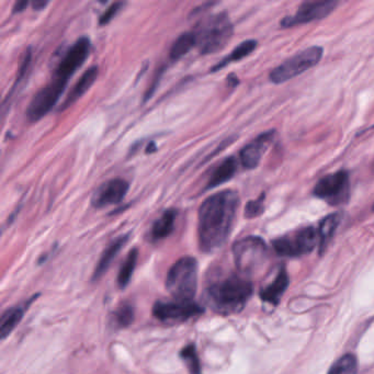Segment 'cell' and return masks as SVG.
Here are the masks:
<instances>
[{
  "label": "cell",
  "mask_w": 374,
  "mask_h": 374,
  "mask_svg": "<svg viewBox=\"0 0 374 374\" xmlns=\"http://www.w3.org/2000/svg\"><path fill=\"white\" fill-rule=\"evenodd\" d=\"M264 198H266V195L264 193L259 198H257L256 200L248 201L245 207L246 218H258V216H260L264 212Z\"/></svg>",
  "instance_id": "28"
},
{
  "label": "cell",
  "mask_w": 374,
  "mask_h": 374,
  "mask_svg": "<svg viewBox=\"0 0 374 374\" xmlns=\"http://www.w3.org/2000/svg\"><path fill=\"white\" fill-rule=\"evenodd\" d=\"M90 40L87 36H82L73 43L72 47L62 56L61 61L56 66L54 77L68 82L69 77L82 67L90 52Z\"/></svg>",
  "instance_id": "11"
},
{
  "label": "cell",
  "mask_w": 374,
  "mask_h": 374,
  "mask_svg": "<svg viewBox=\"0 0 374 374\" xmlns=\"http://www.w3.org/2000/svg\"><path fill=\"white\" fill-rule=\"evenodd\" d=\"M65 80L58 79L53 76L50 83L40 89L29 103L27 116L32 122L39 121L43 116L52 110L53 107L58 103L62 94L66 88Z\"/></svg>",
  "instance_id": "10"
},
{
  "label": "cell",
  "mask_w": 374,
  "mask_h": 374,
  "mask_svg": "<svg viewBox=\"0 0 374 374\" xmlns=\"http://www.w3.org/2000/svg\"><path fill=\"white\" fill-rule=\"evenodd\" d=\"M29 3L28 1H17V3H14V10L12 12H21L25 10V8H27V6H28Z\"/></svg>",
  "instance_id": "30"
},
{
  "label": "cell",
  "mask_w": 374,
  "mask_h": 374,
  "mask_svg": "<svg viewBox=\"0 0 374 374\" xmlns=\"http://www.w3.org/2000/svg\"><path fill=\"white\" fill-rule=\"evenodd\" d=\"M233 256L240 273L251 275L257 273L267 260V245L260 237H245L235 242L233 246Z\"/></svg>",
  "instance_id": "5"
},
{
  "label": "cell",
  "mask_w": 374,
  "mask_h": 374,
  "mask_svg": "<svg viewBox=\"0 0 374 374\" xmlns=\"http://www.w3.org/2000/svg\"><path fill=\"white\" fill-rule=\"evenodd\" d=\"M156 151V145H155V143H151L149 144L147 147H146V153H154V151Z\"/></svg>",
  "instance_id": "32"
},
{
  "label": "cell",
  "mask_w": 374,
  "mask_h": 374,
  "mask_svg": "<svg viewBox=\"0 0 374 374\" xmlns=\"http://www.w3.org/2000/svg\"><path fill=\"white\" fill-rule=\"evenodd\" d=\"M237 167H238V164H237L235 157L229 156L225 158V160H222L220 162V165L213 171L205 189L207 190L214 189V188L219 187L221 184H225V182L231 180L235 176V173H236Z\"/></svg>",
  "instance_id": "17"
},
{
  "label": "cell",
  "mask_w": 374,
  "mask_h": 374,
  "mask_svg": "<svg viewBox=\"0 0 374 374\" xmlns=\"http://www.w3.org/2000/svg\"><path fill=\"white\" fill-rule=\"evenodd\" d=\"M36 297H34V299L28 304L14 306V308H8L7 311L3 312L1 322H0V338L5 340L14 332V328L17 327V325L21 322L27 308Z\"/></svg>",
  "instance_id": "18"
},
{
  "label": "cell",
  "mask_w": 374,
  "mask_h": 374,
  "mask_svg": "<svg viewBox=\"0 0 374 374\" xmlns=\"http://www.w3.org/2000/svg\"><path fill=\"white\" fill-rule=\"evenodd\" d=\"M275 138V131H267L242 147L240 162L245 169H255Z\"/></svg>",
  "instance_id": "14"
},
{
  "label": "cell",
  "mask_w": 374,
  "mask_h": 374,
  "mask_svg": "<svg viewBox=\"0 0 374 374\" xmlns=\"http://www.w3.org/2000/svg\"><path fill=\"white\" fill-rule=\"evenodd\" d=\"M313 195L330 205L347 203L350 196L349 173L339 171L323 177L315 184Z\"/></svg>",
  "instance_id": "8"
},
{
  "label": "cell",
  "mask_w": 374,
  "mask_h": 374,
  "mask_svg": "<svg viewBox=\"0 0 374 374\" xmlns=\"http://www.w3.org/2000/svg\"><path fill=\"white\" fill-rule=\"evenodd\" d=\"M177 210L167 209L155 221L151 227V237L154 242L165 240L173 233L176 223Z\"/></svg>",
  "instance_id": "20"
},
{
  "label": "cell",
  "mask_w": 374,
  "mask_h": 374,
  "mask_svg": "<svg viewBox=\"0 0 374 374\" xmlns=\"http://www.w3.org/2000/svg\"><path fill=\"white\" fill-rule=\"evenodd\" d=\"M253 290L246 277L231 275L211 284L205 292V300L215 313L231 315L245 308Z\"/></svg>",
  "instance_id": "2"
},
{
  "label": "cell",
  "mask_w": 374,
  "mask_h": 374,
  "mask_svg": "<svg viewBox=\"0 0 374 374\" xmlns=\"http://www.w3.org/2000/svg\"><path fill=\"white\" fill-rule=\"evenodd\" d=\"M112 321L118 327H127L134 321V308L129 304H123L113 313Z\"/></svg>",
  "instance_id": "27"
},
{
  "label": "cell",
  "mask_w": 374,
  "mask_h": 374,
  "mask_svg": "<svg viewBox=\"0 0 374 374\" xmlns=\"http://www.w3.org/2000/svg\"><path fill=\"white\" fill-rule=\"evenodd\" d=\"M256 47L257 41H255V40H247V41L242 42L238 47H235L234 50L232 51L229 55L226 56L220 63L213 66L211 68V72H218V71L223 68V67L227 66L229 64L240 61L242 58H245L246 56L251 55V53L256 50Z\"/></svg>",
  "instance_id": "22"
},
{
  "label": "cell",
  "mask_w": 374,
  "mask_h": 374,
  "mask_svg": "<svg viewBox=\"0 0 374 374\" xmlns=\"http://www.w3.org/2000/svg\"><path fill=\"white\" fill-rule=\"evenodd\" d=\"M196 47L201 54H214L225 47L234 34L231 19L225 12L211 14L197 23L193 30Z\"/></svg>",
  "instance_id": "3"
},
{
  "label": "cell",
  "mask_w": 374,
  "mask_h": 374,
  "mask_svg": "<svg viewBox=\"0 0 374 374\" xmlns=\"http://www.w3.org/2000/svg\"><path fill=\"white\" fill-rule=\"evenodd\" d=\"M138 251L136 248H134V249H132V251L127 253V256L124 259L123 264H122L118 275V284L121 289L127 288L129 280L132 278L135 267H136V264H138Z\"/></svg>",
  "instance_id": "24"
},
{
  "label": "cell",
  "mask_w": 374,
  "mask_h": 374,
  "mask_svg": "<svg viewBox=\"0 0 374 374\" xmlns=\"http://www.w3.org/2000/svg\"><path fill=\"white\" fill-rule=\"evenodd\" d=\"M195 47H196V36L193 34V31L184 32L175 40L171 45L169 58L171 61H178Z\"/></svg>",
  "instance_id": "23"
},
{
  "label": "cell",
  "mask_w": 374,
  "mask_h": 374,
  "mask_svg": "<svg viewBox=\"0 0 374 374\" xmlns=\"http://www.w3.org/2000/svg\"><path fill=\"white\" fill-rule=\"evenodd\" d=\"M198 262L193 257H182L168 271L166 289L176 300L193 301L198 290Z\"/></svg>",
  "instance_id": "4"
},
{
  "label": "cell",
  "mask_w": 374,
  "mask_h": 374,
  "mask_svg": "<svg viewBox=\"0 0 374 374\" xmlns=\"http://www.w3.org/2000/svg\"><path fill=\"white\" fill-rule=\"evenodd\" d=\"M357 359L353 355H345L330 368L328 374L357 373Z\"/></svg>",
  "instance_id": "26"
},
{
  "label": "cell",
  "mask_w": 374,
  "mask_h": 374,
  "mask_svg": "<svg viewBox=\"0 0 374 374\" xmlns=\"http://www.w3.org/2000/svg\"><path fill=\"white\" fill-rule=\"evenodd\" d=\"M240 198L234 190L208 197L199 208L198 240L200 249L212 253L222 247L234 225Z\"/></svg>",
  "instance_id": "1"
},
{
  "label": "cell",
  "mask_w": 374,
  "mask_h": 374,
  "mask_svg": "<svg viewBox=\"0 0 374 374\" xmlns=\"http://www.w3.org/2000/svg\"><path fill=\"white\" fill-rule=\"evenodd\" d=\"M127 240H129V235H123L113 240L110 245L105 248L100 257L99 262L97 264L96 269L92 275V280H99L102 275L107 273L114 258L118 256L122 248L127 245Z\"/></svg>",
  "instance_id": "16"
},
{
  "label": "cell",
  "mask_w": 374,
  "mask_h": 374,
  "mask_svg": "<svg viewBox=\"0 0 374 374\" xmlns=\"http://www.w3.org/2000/svg\"><path fill=\"white\" fill-rule=\"evenodd\" d=\"M129 189V184L127 180L122 178L110 179L97 188L91 197V205L96 209H102L120 203L127 196Z\"/></svg>",
  "instance_id": "13"
},
{
  "label": "cell",
  "mask_w": 374,
  "mask_h": 374,
  "mask_svg": "<svg viewBox=\"0 0 374 374\" xmlns=\"http://www.w3.org/2000/svg\"><path fill=\"white\" fill-rule=\"evenodd\" d=\"M98 74H99L98 66L89 67L86 72H84L79 79L73 86L72 90L69 91L68 95H67L58 110H65L67 108L71 107L73 103L77 101L79 98H82L83 95L86 94V91L88 90L91 86L94 85L97 77H98Z\"/></svg>",
  "instance_id": "15"
},
{
  "label": "cell",
  "mask_w": 374,
  "mask_h": 374,
  "mask_svg": "<svg viewBox=\"0 0 374 374\" xmlns=\"http://www.w3.org/2000/svg\"><path fill=\"white\" fill-rule=\"evenodd\" d=\"M47 5H49V1H45V0H36V1L32 3V8H34V10H42V9H45Z\"/></svg>",
  "instance_id": "31"
},
{
  "label": "cell",
  "mask_w": 374,
  "mask_h": 374,
  "mask_svg": "<svg viewBox=\"0 0 374 374\" xmlns=\"http://www.w3.org/2000/svg\"><path fill=\"white\" fill-rule=\"evenodd\" d=\"M322 56L323 47H308L275 67L273 72L270 73V80L273 84L286 83L288 80L297 77L306 72L308 69L317 65Z\"/></svg>",
  "instance_id": "6"
},
{
  "label": "cell",
  "mask_w": 374,
  "mask_h": 374,
  "mask_svg": "<svg viewBox=\"0 0 374 374\" xmlns=\"http://www.w3.org/2000/svg\"><path fill=\"white\" fill-rule=\"evenodd\" d=\"M338 6L337 1L334 0H323V1H306L297 9L295 16L286 17L281 21L282 28H292L297 25H306L316 20L324 19L329 16Z\"/></svg>",
  "instance_id": "12"
},
{
  "label": "cell",
  "mask_w": 374,
  "mask_h": 374,
  "mask_svg": "<svg viewBox=\"0 0 374 374\" xmlns=\"http://www.w3.org/2000/svg\"><path fill=\"white\" fill-rule=\"evenodd\" d=\"M372 211H374V204H373V207H372Z\"/></svg>",
  "instance_id": "33"
},
{
  "label": "cell",
  "mask_w": 374,
  "mask_h": 374,
  "mask_svg": "<svg viewBox=\"0 0 374 374\" xmlns=\"http://www.w3.org/2000/svg\"><path fill=\"white\" fill-rule=\"evenodd\" d=\"M339 223H340V216L337 213L327 215L319 223V229L317 232L319 233V253H323L326 251L330 240H333Z\"/></svg>",
  "instance_id": "21"
},
{
  "label": "cell",
  "mask_w": 374,
  "mask_h": 374,
  "mask_svg": "<svg viewBox=\"0 0 374 374\" xmlns=\"http://www.w3.org/2000/svg\"><path fill=\"white\" fill-rule=\"evenodd\" d=\"M123 6L124 3H122V1H116V3H111V6L100 16L99 25H108V23H110L111 20L116 17Z\"/></svg>",
  "instance_id": "29"
},
{
  "label": "cell",
  "mask_w": 374,
  "mask_h": 374,
  "mask_svg": "<svg viewBox=\"0 0 374 374\" xmlns=\"http://www.w3.org/2000/svg\"><path fill=\"white\" fill-rule=\"evenodd\" d=\"M288 286H289V278H288L286 271L284 269H281L275 280L262 290L260 297L264 302L277 306L280 302L281 297L286 292Z\"/></svg>",
  "instance_id": "19"
},
{
  "label": "cell",
  "mask_w": 374,
  "mask_h": 374,
  "mask_svg": "<svg viewBox=\"0 0 374 374\" xmlns=\"http://www.w3.org/2000/svg\"><path fill=\"white\" fill-rule=\"evenodd\" d=\"M180 358L186 363L190 374H202L200 360H199L198 352H197L195 344L188 345L180 351Z\"/></svg>",
  "instance_id": "25"
},
{
  "label": "cell",
  "mask_w": 374,
  "mask_h": 374,
  "mask_svg": "<svg viewBox=\"0 0 374 374\" xmlns=\"http://www.w3.org/2000/svg\"><path fill=\"white\" fill-rule=\"evenodd\" d=\"M203 312V308L198 303L176 299L157 301L153 306L155 319L168 325L187 322L188 319L199 316Z\"/></svg>",
  "instance_id": "7"
},
{
  "label": "cell",
  "mask_w": 374,
  "mask_h": 374,
  "mask_svg": "<svg viewBox=\"0 0 374 374\" xmlns=\"http://www.w3.org/2000/svg\"><path fill=\"white\" fill-rule=\"evenodd\" d=\"M319 242V233L314 227L308 226L299 229L293 234L286 235L273 240L275 253L280 256L300 257L311 253Z\"/></svg>",
  "instance_id": "9"
}]
</instances>
